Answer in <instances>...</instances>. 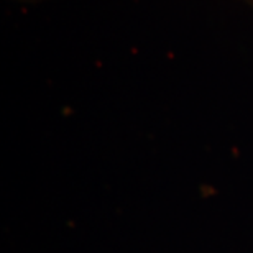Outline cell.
Here are the masks:
<instances>
[{
	"label": "cell",
	"mask_w": 253,
	"mask_h": 253,
	"mask_svg": "<svg viewBox=\"0 0 253 253\" xmlns=\"http://www.w3.org/2000/svg\"><path fill=\"white\" fill-rule=\"evenodd\" d=\"M240 2L244 3L245 7H249V8L252 10V12H253V0H240Z\"/></svg>",
	"instance_id": "1"
}]
</instances>
